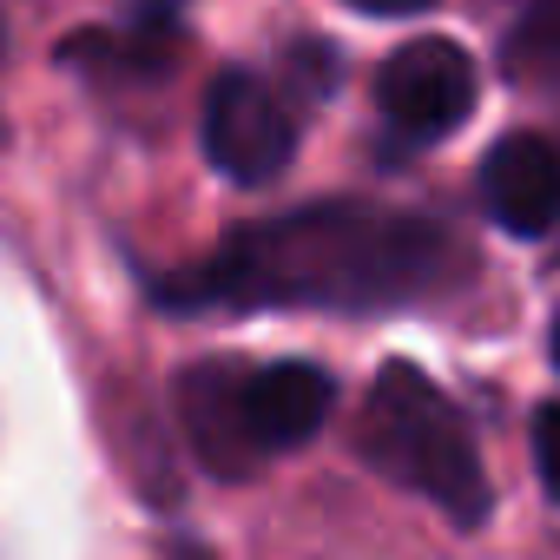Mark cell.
Wrapping results in <instances>:
<instances>
[{
  "label": "cell",
  "instance_id": "12",
  "mask_svg": "<svg viewBox=\"0 0 560 560\" xmlns=\"http://www.w3.org/2000/svg\"><path fill=\"white\" fill-rule=\"evenodd\" d=\"M350 8H363V14H383V21H402V14H422V8H435V0H350Z\"/></svg>",
  "mask_w": 560,
  "mask_h": 560
},
{
  "label": "cell",
  "instance_id": "3",
  "mask_svg": "<svg viewBox=\"0 0 560 560\" xmlns=\"http://www.w3.org/2000/svg\"><path fill=\"white\" fill-rule=\"evenodd\" d=\"M376 106H383V119H389L402 139H416V145L448 139V132L475 113V60H468L455 40L422 34V40H409V47H396V54L383 60V73H376Z\"/></svg>",
  "mask_w": 560,
  "mask_h": 560
},
{
  "label": "cell",
  "instance_id": "13",
  "mask_svg": "<svg viewBox=\"0 0 560 560\" xmlns=\"http://www.w3.org/2000/svg\"><path fill=\"white\" fill-rule=\"evenodd\" d=\"M172 560H205V553H198V547H178V553H172Z\"/></svg>",
  "mask_w": 560,
  "mask_h": 560
},
{
  "label": "cell",
  "instance_id": "10",
  "mask_svg": "<svg viewBox=\"0 0 560 560\" xmlns=\"http://www.w3.org/2000/svg\"><path fill=\"white\" fill-rule=\"evenodd\" d=\"M534 462H540L547 494L560 501V402H547V409L534 416Z\"/></svg>",
  "mask_w": 560,
  "mask_h": 560
},
{
  "label": "cell",
  "instance_id": "1",
  "mask_svg": "<svg viewBox=\"0 0 560 560\" xmlns=\"http://www.w3.org/2000/svg\"><path fill=\"white\" fill-rule=\"evenodd\" d=\"M455 270L462 250L435 218L330 198L237 231L211 264L191 270V284L165 298L224 311H389L448 291Z\"/></svg>",
  "mask_w": 560,
  "mask_h": 560
},
{
  "label": "cell",
  "instance_id": "5",
  "mask_svg": "<svg viewBox=\"0 0 560 560\" xmlns=\"http://www.w3.org/2000/svg\"><path fill=\"white\" fill-rule=\"evenodd\" d=\"M237 429L250 442V455H284V448H304L330 409H337V383L330 370L317 363H264V370H244L237 376Z\"/></svg>",
  "mask_w": 560,
  "mask_h": 560
},
{
  "label": "cell",
  "instance_id": "6",
  "mask_svg": "<svg viewBox=\"0 0 560 560\" xmlns=\"http://www.w3.org/2000/svg\"><path fill=\"white\" fill-rule=\"evenodd\" d=\"M481 205L508 237H540L560 224V152L534 132H514L481 165Z\"/></svg>",
  "mask_w": 560,
  "mask_h": 560
},
{
  "label": "cell",
  "instance_id": "9",
  "mask_svg": "<svg viewBox=\"0 0 560 560\" xmlns=\"http://www.w3.org/2000/svg\"><path fill=\"white\" fill-rule=\"evenodd\" d=\"M501 67L514 86L553 93L560 100V0H527L521 21L501 40Z\"/></svg>",
  "mask_w": 560,
  "mask_h": 560
},
{
  "label": "cell",
  "instance_id": "11",
  "mask_svg": "<svg viewBox=\"0 0 560 560\" xmlns=\"http://www.w3.org/2000/svg\"><path fill=\"white\" fill-rule=\"evenodd\" d=\"M291 73H298V86H304V93H330V86H337V54H330V47L298 40V47H291Z\"/></svg>",
  "mask_w": 560,
  "mask_h": 560
},
{
  "label": "cell",
  "instance_id": "7",
  "mask_svg": "<svg viewBox=\"0 0 560 560\" xmlns=\"http://www.w3.org/2000/svg\"><path fill=\"white\" fill-rule=\"evenodd\" d=\"M178 27H185V0H145L126 34H73L67 60L73 67H106L113 80H152L178 60Z\"/></svg>",
  "mask_w": 560,
  "mask_h": 560
},
{
  "label": "cell",
  "instance_id": "4",
  "mask_svg": "<svg viewBox=\"0 0 560 560\" xmlns=\"http://www.w3.org/2000/svg\"><path fill=\"white\" fill-rule=\"evenodd\" d=\"M298 152V126L257 73H218L205 93V159L231 185H270Z\"/></svg>",
  "mask_w": 560,
  "mask_h": 560
},
{
  "label": "cell",
  "instance_id": "8",
  "mask_svg": "<svg viewBox=\"0 0 560 560\" xmlns=\"http://www.w3.org/2000/svg\"><path fill=\"white\" fill-rule=\"evenodd\" d=\"M237 370L231 363H205L185 376V429H191V448L218 468V475H250L257 455L237 429Z\"/></svg>",
  "mask_w": 560,
  "mask_h": 560
},
{
  "label": "cell",
  "instance_id": "2",
  "mask_svg": "<svg viewBox=\"0 0 560 560\" xmlns=\"http://www.w3.org/2000/svg\"><path fill=\"white\" fill-rule=\"evenodd\" d=\"M363 462L376 475H389L396 488L435 501L455 527H481L494 508L488 468H481V448H475L462 409L416 363H389L376 376V389L363 402Z\"/></svg>",
  "mask_w": 560,
  "mask_h": 560
},
{
  "label": "cell",
  "instance_id": "14",
  "mask_svg": "<svg viewBox=\"0 0 560 560\" xmlns=\"http://www.w3.org/2000/svg\"><path fill=\"white\" fill-rule=\"evenodd\" d=\"M553 363H560V324H553Z\"/></svg>",
  "mask_w": 560,
  "mask_h": 560
}]
</instances>
